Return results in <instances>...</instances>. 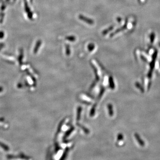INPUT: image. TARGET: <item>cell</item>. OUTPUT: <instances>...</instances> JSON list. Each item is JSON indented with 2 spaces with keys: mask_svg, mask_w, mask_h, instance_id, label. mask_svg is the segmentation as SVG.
Wrapping results in <instances>:
<instances>
[{
  "mask_svg": "<svg viewBox=\"0 0 160 160\" xmlns=\"http://www.w3.org/2000/svg\"><path fill=\"white\" fill-rule=\"evenodd\" d=\"M5 6L4 5H3L2 6V7H1V9H2V10H4V9H5Z\"/></svg>",
  "mask_w": 160,
  "mask_h": 160,
  "instance_id": "4fadbf2b",
  "label": "cell"
},
{
  "mask_svg": "<svg viewBox=\"0 0 160 160\" xmlns=\"http://www.w3.org/2000/svg\"><path fill=\"white\" fill-rule=\"evenodd\" d=\"M66 40L68 41H69L70 42H74L76 40V37L73 36H68L65 37Z\"/></svg>",
  "mask_w": 160,
  "mask_h": 160,
  "instance_id": "52a82bcc",
  "label": "cell"
},
{
  "mask_svg": "<svg viewBox=\"0 0 160 160\" xmlns=\"http://www.w3.org/2000/svg\"><path fill=\"white\" fill-rule=\"evenodd\" d=\"M95 45L93 43H90V44H88V51H90V52L93 51L94 50V49H95Z\"/></svg>",
  "mask_w": 160,
  "mask_h": 160,
  "instance_id": "5b68a950",
  "label": "cell"
},
{
  "mask_svg": "<svg viewBox=\"0 0 160 160\" xmlns=\"http://www.w3.org/2000/svg\"><path fill=\"white\" fill-rule=\"evenodd\" d=\"M0 146L2 148H3L4 149V150L5 151H9V148L6 145H5V144H3L2 143L0 142Z\"/></svg>",
  "mask_w": 160,
  "mask_h": 160,
  "instance_id": "ba28073f",
  "label": "cell"
},
{
  "mask_svg": "<svg viewBox=\"0 0 160 160\" xmlns=\"http://www.w3.org/2000/svg\"><path fill=\"white\" fill-rule=\"evenodd\" d=\"M5 120L4 118H0V121H3Z\"/></svg>",
  "mask_w": 160,
  "mask_h": 160,
  "instance_id": "9a60e30c",
  "label": "cell"
},
{
  "mask_svg": "<svg viewBox=\"0 0 160 160\" xmlns=\"http://www.w3.org/2000/svg\"><path fill=\"white\" fill-rule=\"evenodd\" d=\"M155 34L153 33H152L151 35H150V42H151V43H153V42L154 41V39H155Z\"/></svg>",
  "mask_w": 160,
  "mask_h": 160,
  "instance_id": "30bf717a",
  "label": "cell"
},
{
  "mask_svg": "<svg viewBox=\"0 0 160 160\" xmlns=\"http://www.w3.org/2000/svg\"><path fill=\"white\" fill-rule=\"evenodd\" d=\"M42 42L41 40H39L37 42V43L35 45V48L34 49V53H37V51L38 50V49L40 48V47L41 46V44H42Z\"/></svg>",
  "mask_w": 160,
  "mask_h": 160,
  "instance_id": "7a4b0ae2",
  "label": "cell"
},
{
  "mask_svg": "<svg viewBox=\"0 0 160 160\" xmlns=\"http://www.w3.org/2000/svg\"><path fill=\"white\" fill-rule=\"evenodd\" d=\"M32 1H33V0H30V1H31V2H32Z\"/></svg>",
  "mask_w": 160,
  "mask_h": 160,
  "instance_id": "2e32d148",
  "label": "cell"
},
{
  "mask_svg": "<svg viewBox=\"0 0 160 160\" xmlns=\"http://www.w3.org/2000/svg\"><path fill=\"white\" fill-rule=\"evenodd\" d=\"M113 28H114L113 26H111V27H110L109 28L107 29H106L104 30V31L102 32V34L104 35H106V34H107L109 32V31H111L113 29Z\"/></svg>",
  "mask_w": 160,
  "mask_h": 160,
  "instance_id": "8992f818",
  "label": "cell"
},
{
  "mask_svg": "<svg viewBox=\"0 0 160 160\" xmlns=\"http://www.w3.org/2000/svg\"><path fill=\"white\" fill-rule=\"evenodd\" d=\"M3 46H4V44H1L0 45V50H1V49L2 48Z\"/></svg>",
  "mask_w": 160,
  "mask_h": 160,
  "instance_id": "7c38bea8",
  "label": "cell"
},
{
  "mask_svg": "<svg viewBox=\"0 0 160 160\" xmlns=\"http://www.w3.org/2000/svg\"><path fill=\"white\" fill-rule=\"evenodd\" d=\"M3 91V88L2 87H0V92Z\"/></svg>",
  "mask_w": 160,
  "mask_h": 160,
  "instance_id": "5bb4252c",
  "label": "cell"
},
{
  "mask_svg": "<svg viewBox=\"0 0 160 160\" xmlns=\"http://www.w3.org/2000/svg\"><path fill=\"white\" fill-rule=\"evenodd\" d=\"M5 33L3 31H0V39H2L4 37Z\"/></svg>",
  "mask_w": 160,
  "mask_h": 160,
  "instance_id": "8fae6325",
  "label": "cell"
},
{
  "mask_svg": "<svg viewBox=\"0 0 160 160\" xmlns=\"http://www.w3.org/2000/svg\"><path fill=\"white\" fill-rule=\"evenodd\" d=\"M23 49H21L20 51V54L18 58L19 62L20 65H21V64L22 63V60L23 59Z\"/></svg>",
  "mask_w": 160,
  "mask_h": 160,
  "instance_id": "3957f363",
  "label": "cell"
},
{
  "mask_svg": "<svg viewBox=\"0 0 160 160\" xmlns=\"http://www.w3.org/2000/svg\"><path fill=\"white\" fill-rule=\"evenodd\" d=\"M79 18L81 20L86 22V23L88 24L89 25H93L94 24V21L93 20L90 18H88L86 16H84L83 15H80L79 16Z\"/></svg>",
  "mask_w": 160,
  "mask_h": 160,
  "instance_id": "6da1fadb",
  "label": "cell"
},
{
  "mask_svg": "<svg viewBox=\"0 0 160 160\" xmlns=\"http://www.w3.org/2000/svg\"><path fill=\"white\" fill-rule=\"evenodd\" d=\"M66 48V53L67 55H69L70 53V45L69 44H67L65 46Z\"/></svg>",
  "mask_w": 160,
  "mask_h": 160,
  "instance_id": "9c48e42d",
  "label": "cell"
},
{
  "mask_svg": "<svg viewBox=\"0 0 160 160\" xmlns=\"http://www.w3.org/2000/svg\"><path fill=\"white\" fill-rule=\"evenodd\" d=\"M25 1V9H26V13H27V14H29L30 13H31V11H30V9L29 8V6H28V3L26 1V0H24Z\"/></svg>",
  "mask_w": 160,
  "mask_h": 160,
  "instance_id": "277c9868",
  "label": "cell"
}]
</instances>
